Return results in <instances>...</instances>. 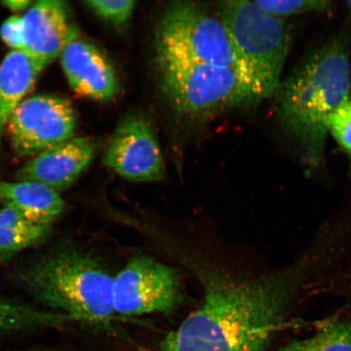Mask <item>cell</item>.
I'll return each instance as SVG.
<instances>
[{"label":"cell","instance_id":"6da1fadb","mask_svg":"<svg viewBox=\"0 0 351 351\" xmlns=\"http://www.w3.org/2000/svg\"><path fill=\"white\" fill-rule=\"evenodd\" d=\"M204 300L153 351H263L288 315L282 293L261 278H203Z\"/></svg>","mask_w":351,"mask_h":351},{"label":"cell","instance_id":"7a4b0ae2","mask_svg":"<svg viewBox=\"0 0 351 351\" xmlns=\"http://www.w3.org/2000/svg\"><path fill=\"white\" fill-rule=\"evenodd\" d=\"M350 79L346 44L333 39L307 55L275 92L280 124L311 166L323 159L329 120L349 100Z\"/></svg>","mask_w":351,"mask_h":351},{"label":"cell","instance_id":"3957f363","mask_svg":"<svg viewBox=\"0 0 351 351\" xmlns=\"http://www.w3.org/2000/svg\"><path fill=\"white\" fill-rule=\"evenodd\" d=\"M20 279L39 302L73 322L106 327L115 317L114 278L97 258L72 245L39 257Z\"/></svg>","mask_w":351,"mask_h":351},{"label":"cell","instance_id":"277c9868","mask_svg":"<svg viewBox=\"0 0 351 351\" xmlns=\"http://www.w3.org/2000/svg\"><path fill=\"white\" fill-rule=\"evenodd\" d=\"M218 13L230 33L241 72L261 99L271 97L280 85L291 44L288 26L248 0L221 2Z\"/></svg>","mask_w":351,"mask_h":351},{"label":"cell","instance_id":"5b68a950","mask_svg":"<svg viewBox=\"0 0 351 351\" xmlns=\"http://www.w3.org/2000/svg\"><path fill=\"white\" fill-rule=\"evenodd\" d=\"M156 41L158 63L213 64L241 72L221 17L195 3L170 4L158 23Z\"/></svg>","mask_w":351,"mask_h":351},{"label":"cell","instance_id":"8992f818","mask_svg":"<svg viewBox=\"0 0 351 351\" xmlns=\"http://www.w3.org/2000/svg\"><path fill=\"white\" fill-rule=\"evenodd\" d=\"M158 65L164 94L182 115L204 119L261 100L238 69L206 64Z\"/></svg>","mask_w":351,"mask_h":351},{"label":"cell","instance_id":"52a82bcc","mask_svg":"<svg viewBox=\"0 0 351 351\" xmlns=\"http://www.w3.org/2000/svg\"><path fill=\"white\" fill-rule=\"evenodd\" d=\"M112 296L116 315L123 317L172 313L182 300L176 271L143 254L132 257L113 279Z\"/></svg>","mask_w":351,"mask_h":351},{"label":"cell","instance_id":"ba28073f","mask_svg":"<svg viewBox=\"0 0 351 351\" xmlns=\"http://www.w3.org/2000/svg\"><path fill=\"white\" fill-rule=\"evenodd\" d=\"M77 114L71 103L52 95L24 99L6 126L17 156H34L73 138Z\"/></svg>","mask_w":351,"mask_h":351},{"label":"cell","instance_id":"9c48e42d","mask_svg":"<svg viewBox=\"0 0 351 351\" xmlns=\"http://www.w3.org/2000/svg\"><path fill=\"white\" fill-rule=\"evenodd\" d=\"M104 163L127 181L156 182L165 178V166L155 130L146 118H125L110 140Z\"/></svg>","mask_w":351,"mask_h":351},{"label":"cell","instance_id":"30bf717a","mask_svg":"<svg viewBox=\"0 0 351 351\" xmlns=\"http://www.w3.org/2000/svg\"><path fill=\"white\" fill-rule=\"evenodd\" d=\"M24 52L44 69L78 37L69 7L60 0L35 2L22 16Z\"/></svg>","mask_w":351,"mask_h":351},{"label":"cell","instance_id":"8fae6325","mask_svg":"<svg viewBox=\"0 0 351 351\" xmlns=\"http://www.w3.org/2000/svg\"><path fill=\"white\" fill-rule=\"evenodd\" d=\"M60 57L66 79L77 95L108 102L119 93L115 69L94 44L78 36L65 47Z\"/></svg>","mask_w":351,"mask_h":351},{"label":"cell","instance_id":"7c38bea8","mask_svg":"<svg viewBox=\"0 0 351 351\" xmlns=\"http://www.w3.org/2000/svg\"><path fill=\"white\" fill-rule=\"evenodd\" d=\"M95 144L88 138H73L34 156L17 171L21 182H33L53 189L67 190L89 167Z\"/></svg>","mask_w":351,"mask_h":351},{"label":"cell","instance_id":"4fadbf2b","mask_svg":"<svg viewBox=\"0 0 351 351\" xmlns=\"http://www.w3.org/2000/svg\"><path fill=\"white\" fill-rule=\"evenodd\" d=\"M0 202L35 223L51 226L64 212L59 192L33 182H0Z\"/></svg>","mask_w":351,"mask_h":351},{"label":"cell","instance_id":"5bb4252c","mask_svg":"<svg viewBox=\"0 0 351 351\" xmlns=\"http://www.w3.org/2000/svg\"><path fill=\"white\" fill-rule=\"evenodd\" d=\"M44 68L27 53L12 51L0 64V147L12 113L23 102Z\"/></svg>","mask_w":351,"mask_h":351},{"label":"cell","instance_id":"9a60e30c","mask_svg":"<svg viewBox=\"0 0 351 351\" xmlns=\"http://www.w3.org/2000/svg\"><path fill=\"white\" fill-rule=\"evenodd\" d=\"M51 226L29 221L16 210L0 209V260L5 261L46 241Z\"/></svg>","mask_w":351,"mask_h":351},{"label":"cell","instance_id":"2e32d148","mask_svg":"<svg viewBox=\"0 0 351 351\" xmlns=\"http://www.w3.org/2000/svg\"><path fill=\"white\" fill-rule=\"evenodd\" d=\"M73 320L55 311H44L0 295V335L42 328H60Z\"/></svg>","mask_w":351,"mask_h":351},{"label":"cell","instance_id":"e0dca14e","mask_svg":"<svg viewBox=\"0 0 351 351\" xmlns=\"http://www.w3.org/2000/svg\"><path fill=\"white\" fill-rule=\"evenodd\" d=\"M278 351H351V322L328 324L315 335L292 341Z\"/></svg>","mask_w":351,"mask_h":351},{"label":"cell","instance_id":"ac0fdd59","mask_svg":"<svg viewBox=\"0 0 351 351\" xmlns=\"http://www.w3.org/2000/svg\"><path fill=\"white\" fill-rule=\"evenodd\" d=\"M84 3L99 19L117 28H124L133 16L137 2L134 0H89Z\"/></svg>","mask_w":351,"mask_h":351},{"label":"cell","instance_id":"d6986e66","mask_svg":"<svg viewBox=\"0 0 351 351\" xmlns=\"http://www.w3.org/2000/svg\"><path fill=\"white\" fill-rule=\"evenodd\" d=\"M258 7L276 17L302 14L309 12H324L330 8L331 2L313 1V0H258L254 1Z\"/></svg>","mask_w":351,"mask_h":351},{"label":"cell","instance_id":"ffe728a7","mask_svg":"<svg viewBox=\"0 0 351 351\" xmlns=\"http://www.w3.org/2000/svg\"><path fill=\"white\" fill-rule=\"evenodd\" d=\"M328 132L351 156V100L346 101L333 113L328 122Z\"/></svg>","mask_w":351,"mask_h":351},{"label":"cell","instance_id":"44dd1931","mask_svg":"<svg viewBox=\"0 0 351 351\" xmlns=\"http://www.w3.org/2000/svg\"><path fill=\"white\" fill-rule=\"evenodd\" d=\"M0 37L12 51H24V32L22 16H12L3 21Z\"/></svg>","mask_w":351,"mask_h":351},{"label":"cell","instance_id":"7402d4cb","mask_svg":"<svg viewBox=\"0 0 351 351\" xmlns=\"http://www.w3.org/2000/svg\"><path fill=\"white\" fill-rule=\"evenodd\" d=\"M3 5L13 12H19L28 10L34 2L29 0H6L2 2Z\"/></svg>","mask_w":351,"mask_h":351},{"label":"cell","instance_id":"603a6c76","mask_svg":"<svg viewBox=\"0 0 351 351\" xmlns=\"http://www.w3.org/2000/svg\"><path fill=\"white\" fill-rule=\"evenodd\" d=\"M348 7H349V10H350V15H351V1H348Z\"/></svg>","mask_w":351,"mask_h":351}]
</instances>
